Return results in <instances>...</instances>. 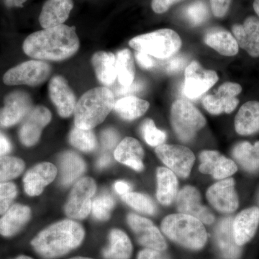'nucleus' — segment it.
Masks as SVG:
<instances>
[{
  "instance_id": "nucleus-31",
  "label": "nucleus",
  "mask_w": 259,
  "mask_h": 259,
  "mask_svg": "<svg viewBox=\"0 0 259 259\" xmlns=\"http://www.w3.org/2000/svg\"><path fill=\"white\" fill-rule=\"evenodd\" d=\"M61 182L63 185H71L85 171L86 165L76 153L68 151L60 157Z\"/></svg>"
},
{
  "instance_id": "nucleus-20",
  "label": "nucleus",
  "mask_w": 259,
  "mask_h": 259,
  "mask_svg": "<svg viewBox=\"0 0 259 259\" xmlns=\"http://www.w3.org/2000/svg\"><path fill=\"white\" fill-rule=\"evenodd\" d=\"M259 226V208L252 207L237 214L233 219V229L237 245L243 246L255 236Z\"/></svg>"
},
{
  "instance_id": "nucleus-51",
  "label": "nucleus",
  "mask_w": 259,
  "mask_h": 259,
  "mask_svg": "<svg viewBox=\"0 0 259 259\" xmlns=\"http://www.w3.org/2000/svg\"><path fill=\"white\" fill-rule=\"evenodd\" d=\"M27 0H5V4L9 8H22Z\"/></svg>"
},
{
  "instance_id": "nucleus-19",
  "label": "nucleus",
  "mask_w": 259,
  "mask_h": 259,
  "mask_svg": "<svg viewBox=\"0 0 259 259\" xmlns=\"http://www.w3.org/2000/svg\"><path fill=\"white\" fill-rule=\"evenodd\" d=\"M232 31L239 47L252 57H259V19L248 17L242 25H233Z\"/></svg>"
},
{
  "instance_id": "nucleus-26",
  "label": "nucleus",
  "mask_w": 259,
  "mask_h": 259,
  "mask_svg": "<svg viewBox=\"0 0 259 259\" xmlns=\"http://www.w3.org/2000/svg\"><path fill=\"white\" fill-rule=\"evenodd\" d=\"M235 129L241 136L259 131V102H247L242 105L235 118Z\"/></svg>"
},
{
  "instance_id": "nucleus-39",
  "label": "nucleus",
  "mask_w": 259,
  "mask_h": 259,
  "mask_svg": "<svg viewBox=\"0 0 259 259\" xmlns=\"http://www.w3.org/2000/svg\"><path fill=\"white\" fill-rule=\"evenodd\" d=\"M115 206V199L109 194H102L95 198L92 204L94 217L99 221H107Z\"/></svg>"
},
{
  "instance_id": "nucleus-8",
  "label": "nucleus",
  "mask_w": 259,
  "mask_h": 259,
  "mask_svg": "<svg viewBox=\"0 0 259 259\" xmlns=\"http://www.w3.org/2000/svg\"><path fill=\"white\" fill-rule=\"evenodd\" d=\"M96 190V184L93 179L86 177L78 181L65 205L66 214L74 219L81 220L88 217L91 212Z\"/></svg>"
},
{
  "instance_id": "nucleus-7",
  "label": "nucleus",
  "mask_w": 259,
  "mask_h": 259,
  "mask_svg": "<svg viewBox=\"0 0 259 259\" xmlns=\"http://www.w3.org/2000/svg\"><path fill=\"white\" fill-rule=\"evenodd\" d=\"M51 71L50 65L45 61H25L8 70L3 76V82L7 85L36 87L49 79Z\"/></svg>"
},
{
  "instance_id": "nucleus-21",
  "label": "nucleus",
  "mask_w": 259,
  "mask_h": 259,
  "mask_svg": "<svg viewBox=\"0 0 259 259\" xmlns=\"http://www.w3.org/2000/svg\"><path fill=\"white\" fill-rule=\"evenodd\" d=\"M57 168L51 163H42L29 170L23 179L24 189L30 196L42 193L44 187L55 180Z\"/></svg>"
},
{
  "instance_id": "nucleus-34",
  "label": "nucleus",
  "mask_w": 259,
  "mask_h": 259,
  "mask_svg": "<svg viewBox=\"0 0 259 259\" xmlns=\"http://www.w3.org/2000/svg\"><path fill=\"white\" fill-rule=\"evenodd\" d=\"M117 77L122 87H127L135 81L136 68L134 57L128 49H123L116 55Z\"/></svg>"
},
{
  "instance_id": "nucleus-56",
  "label": "nucleus",
  "mask_w": 259,
  "mask_h": 259,
  "mask_svg": "<svg viewBox=\"0 0 259 259\" xmlns=\"http://www.w3.org/2000/svg\"><path fill=\"white\" fill-rule=\"evenodd\" d=\"M258 203H259V194H258Z\"/></svg>"
},
{
  "instance_id": "nucleus-24",
  "label": "nucleus",
  "mask_w": 259,
  "mask_h": 259,
  "mask_svg": "<svg viewBox=\"0 0 259 259\" xmlns=\"http://www.w3.org/2000/svg\"><path fill=\"white\" fill-rule=\"evenodd\" d=\"M31 212L28 206L16 204L12 205L0 218V235L15 236L30 220Z\"/></svg>"
},
{
  "instance_id": "nucleus-27",
  "label": "nucleus",
  "mask_w": 259,
  "mask_h": 259,
  "mask_svg": "<svg viewBox=\"0 0 259 259\" xmlns=\"http://www.w3.org/2000/svg\"><path fill=\"white\" fill-rule=\"evenodd\" d=\"M92 64L100 83L109 86L115 82L117 78L115 54L106 51H98L92 57Z\"/></svg>"
},
{
  "instance_id": "nucleus-10",
  "label": "nucleus",
  "mask_w": 259,
  "mask_h": 259,
  "mask_svg": "<svg viewBox=\"0 0 259 259\" xmlns=\"http://www.w3.org/2000/svg\"><path fill=\"white\" fill-rule=\"evenodd\" d=\"M217 73L204 69L197 61H192L185 69L184 94L191 100L199 98L218 81Z\"/></svg>"
},
{
  "instance_id": "nucleus-9",
  "label": "nucleus",
  "mask_w": 259,
  "mask_h": 259,
  "mask_svg": "<svg viewBox=\"0 0 259 259\" xmlns=\"http://www.w3.org/2000/svg\"><path fill=\"white\" fill-rule=\"evenodd\" d=\"M161 161L174 173L182 178L190 175L194 163V155L190 148L178 145L162 144L156 148Z\"/></svg>"
},
{
  "instance_id": "nucleus-36",
  "label": "nucleus",
  "mask_w": 259,
  "mask_h": 259,
  "mask_svg": "<svg viewBox=\"0 0 259 259\" xmlns=\"http://www.w3.org/2000/svg\"><path fill=\"white\" fill-rule=\"evenodd\" d=\"M24 169L25 163L20 158L8 156L0 158V183L20 176Z\"/></svg>"
},
{
  "instance_id": "nucleus-3",
  "label": "nucleus",
  "mask_w": 259,
  "mask_h": 259,
  "mask_svg": "<svg viewBox=\"0 0 259 259\" xmlns=\"http://www.w3.org/2000/svg\"><path fill=\"white\" fill-rule=\"evenodd\" d=\"M115 100L111 90L105 87L83 94L74 110V123L79 128L91 130L101 124L113 110Z\"/></svg>"
},
{
  "instance_id": "nucleus-42",
  "label": "nucleus",
  "mask_w": 259,
  "mask_h": 259,
  "mask_svg": "<svg viewBox=\"0 0 259 259\" xmlns=\"http://www.w3.org/2000/svg\"><path fill=\"white\" fill-rule=\"evenodd\" d=\"M232 0H209L211 10L216 18H223L229 11Z\"/></svg>"
},
{
  "instance_id": "nucleus-46",
  "label": "nucleus",
  "mask_w": 259,
  "mask_h": 259,
  "mask_svg": "<svg viewBox=\"0 0 259 259\" xmlns=\"http://www.w3.org/2000/svg\"><path fill=\"white\" fill-rule=\"evenodd\" d=\"M137 259H168L160 250L145 248L139 252Z\"/></svg>"
},
{
  "instance_id": "nucleus-47",
  "label": "nucleus",
  "mask_w": 259,
  "mask_h": 259,
  "mask_svg": "<svg viewBox=\"0 0 259 259\" xmlns=\"http://www.w3.org/2000/svg\"><path fill=\"white\" fill-rule=\"evenodd\" d=\"M186 63L185 57L182 56L172 58L167 64L166 69L169 73H176L183 69Z\"/></svg>"
},
{
  "instance_id": "nucleus-35",
  "label": "nucleus",
  "mask_w": 259,
  "mask_h": 259,
  "mask_svg": "<svg viewBox=\"0 0 259 259\" xmlns=\"http://www.w3.org/2000/svg\"><path fill=\"white\" fill-rule=\"evenodd\" d=\"M70 144L83 152H90L97 147L96 136L91 130L75 127L69 134Z\"/></svg>"
},
{
  "instance_id": "nucleus-17",
  "label": "nucleus",
  "mask_w": 259,
  "mask_h": 259,
  "mask_svg": "<svg viewBox=\"0 0 259 259\" xmlns=\"http://www.w3.org/2000/svg\"><path fill=\"white\" fill-rule=\"evenodd\" d=\"M49 93L61 117H69L74 113L77 103L76 95L64 77L54 76L49 81Z\"/></svg>"
},
{
  "instance_id": "nucleus-40",
  "label": "nucleus",
  "mask_w": 259,
  "mask_h": 259,
  "mask_svg": "<svg viewBox=\"0 0 259 259\" xmlns=\"http://www.w3.org/2000/svg\"><path fill=\"white\" fill-rule=\"evenodd\" d=\"M141 133L145 141L151 146H160L166 141V134L163 131L158 130L151 119H147L144 121L141 126Z\"/></svg>"
},
{
  "instance_id": "nucleus-41",
  "label": "nucleus",
  "mask_w": 259,
  "mask_h": 259,
  "mask_svg": "<svg viewBox=\"0 0 259 259\" xmlns=\"http://www.w3.org/2000/svg\"><path fill=\"white\" fill-rule=\"evenodd\" d=\"M17 194L18 189L14 183H0V214H5L9 209Z\"/></svg>"
},
{
  "instance_id": "nucleus-14",
  "label": "nucleus",
  "mask_w": 259,
  "mask_h": 259,
  "mask_svg": "<svg viewBox=\"0 0 259 259\" xmlns=\"http://www.w3.org/2000/svg\"><path fill=\"white\" fill-rule=\"evenodd\" d=\"M127 223L142 246L160 251L166 249V241L161 232L147 218L130 214L127 216Z\"/></svg>"
},
{
  "instance_id": "nucleus-32",
  "label": "nucleus",
  "mask_w": 259,
  "mask_h": 259,
  "mask_svg": "<svg viewBox=\"0 0 259 259\" xmlns=\"http://www.w3.org/2000/svg\"><path fill=\"white\" fill-rule=\"evenodd\" d=\"M233 158L245 171H259V141L252 145L248 141H243L235 146L233 151Z\"/></svg>"
},
{
  "instance_id": "nucleus-18",
  "label": "nucleus",
  "mask_w": 259,
  "mask_h": 259,
  "mask_svg": "<svg viewBox=\"0 0 259 259\" xmlns=\"http://www.w3.org/2000/svg\"><path fill=\"white\" fill-rule=\"evenodd\" d=\"M199 171L212 175L216 180H224L234 175L238 167L234 161L228 159L215 151H204L200 153Z\"/></svg>"
},
{
  "instance_id": "nucleus-52",
  "label": "nucleus",
  "mask_w": 259,
  "mask_h": 259,
  "mask_svg": "<svg viewBox=\"0 0 259 259\" xmlns=\"http://www.w3.org/2000/svg\"><path fill=\"white\" fill-rule=\"evenodd\" d=\"M111 159L108 155H103L101 158L99 159L98 163H97V166L100 168H105L110 164Z\"/></svg>"
},
{
  "instance_id": "nucleus-16",
  "label": "nucleus",
  "mask_w": 259,
  "mask_h": 259,
  "mask_svg": "<svg viewBox=\"0 0 259 259\" xmlns=\"http://www.w3.org/2000/svg\"><path fill=\"white\" fill-rule=\"evenodd\" d=\"M179 212L197 218L204 224L210 225L214 221L212 212L201 203L199 191L192 186L184 187L177 196Z\"/></svg>"
},
{
  "instance_id": "nucleus-2",
  "label": "nucleus",
  "mask_w": 259,
  "mask_h": 259,
  "mask_svg": "<svg viewBox=\"0 0 259 259\" xmlns=\"http://www.w3.org/2000/svg\"><path fill=\"white\" fill-rule=\"evenodd\" d=\"M84 235L81 225L65 220L39 233L32 239L31 245L42 258H55L76 249L82 243Z\"/></svg>"
},
{
  "instance_id": "nucleus-23",
  "label": "nucleus",
  "mask_w": 259,
  "mask_h": 259,
  "mask_svg": "<svg viewBox=\"0 0 259 259\" xmlns=\"http://www.w3.org/2000/svg\"><path fill=\"white\" fill-rule=\"evenodd\" d=\"M233 222V218H223L216 228V244L224 259H238L241 255V246L235 241Z\"/></svg>"
},
{
  "instance_id": "nucleus-6",
  "label": "nucleus",
  "mask_w": 259,
  "mask_h": 259,
  "mask_svg": "<svg viewBox=\"0 0 259 259\" xmlns=\"http://www.w3.org/2000/svg\"><path fill=\"white\" fill-rule=\"evenodd\" d=\"M171 122L179 139L187 142L205 125L206 120L192 103L178 100L171 105Z\"/></svg>"
},
{
  "instance_id": "nucleus-4",
  "label": "nucleus",
  "mask_w": 259,
  "mask_h": 259,
  "mask_svg": "<svg viewBox=\"0 0 259 259\" xmlns=\"http://www.w3.org/2000/svg\"><path fill=\"white\" fill-rule=\"evenodd\" d=\"M161 230L172 241L191 250L202 249L207 240L203 223L183 213L165 218L162 221Z\"/></svg>"
},
{
  "instance_id": "nucleus-11",
  "label": "nucleus",
  "mask_w": 259,
  "mask_h": 259,
  "mask_svg": "<svg viewBox=\"0 0 259 259\" xmlns=\"http://www.w3.org/2000/svg\"><path fill=\"white\" fill-rule=\"evenodd\" d=\"M32 107L28 93L15 91L8 94L5 97L4 107L0 108V125L8 127L22 122Z\"/></svg>"
},
{
  "instance_id": "nucleus-38",
  "label": "nucleus",
  "mask_w": 259,
  "mask_h": 259,
  "mask_svg": "<svg viewBox=\"0 0 259 259\" xmlns=\"http://www.w3.org/2000/svg\"><path fill=\"white\" fill-rule=\"evenodd\" d=\"M185 17L193 26L202 25L209 18L208 5L204 0H196L186 7Z\"/></svg>"
},
{
  "instance_id": "nucleus-30",
  "label": "nucleus",
  "mask_w": 259,
  "mask_h": 259,
  "mask_svg": "<svg viewBox=\"0 0 259 259\" xmlns=\"http://www.w3.org/2000/svg\"><path fill=\"white\" fill-rule=\"evenodd\" d=\"M158 188L156 197L160 203L169 205L177 196L178 181L169 168L160 167L157 170Z\"/></svg>"
},
{
  "instance_id": "nucleus-45",
  "label": "nucleus",
  "mask_w": 259,
  "mask_h": 259,
  "mask_svg": "<svg viewBox=\"0 0 259 259\" xmlns=\"http://www.w3.org/2000/svg\"><path fill=\"white\" fill-rule=\"evenodd\" d=\"M144 84L142 81H134L132 84L129 85L127 87H122L117 90V93L119 95H132V94H136L141 93V91L144 90Z\"/></svg>"
},
{
  "instance_id": "nucleus-25",
  "label": "nucleus",
  "mask_w": 259,
  "mask_h": 259,
  "mask_svg": "<svg viewBox=\"0 0 259 259\" xmlns=\"http://www.w3.org/2000/svg\"><path fill=\"white\" fill-rule=\"evenodd\" d=\"M114 155L117 161L136 171H141L144 169V149L139 141L134 138L127 137L122 140L116 148Z\"/></svg>"
},
{
  "instance_id": "nucleus-5",
  "label": "nucleus",
  "mask_w": 259,
  "mask_h": 259,
  "mask_svg": "<svg viewBox=\"0 0 259 259\" xmlns=\"http://www.w3.org/2000/svg\"><path fill=\"white\" fill-rule=\"evenodd\" d=\"M129 46L139 52L160 59H169L180 51L182 40L171 29H160L134 37Z\"/></svg>"
},
{
  "instance_id": "nucleus-15",
  "label": "nucleus",
  "mask_w": 259,
  "mask_h": 259,
  "mask_svg": "<svg viewBox=\"0 0 259 259\" xmlns=\"http://www.w3.org/2000/svg\"><path fill=\"white\" fill-rule=\"evenodd\" d=\"M207 199L219 212H235L239 206V199L235 189L234 180L224 179L211 186L207 191Z\"/></svg>"
},
{
  "instance_id": "nucleus-37",
  "label": "nucleus",
  "mask_w": 259,
  "mask_h": 259,
  "mask_svg": "<svg viewBox=\"0 0 259 259\" xmlns=\"http://www.w3.org/2000/svg\"><path fill=\"white\" fill-rule=\"evenodd\" d=\"M122 200L132 208L146 214H154L156 207L152 199L146 194L128 192L122 196Z\"/></svg>"
},
{
  "instance_id": "nucleus-53",
  "label": "nucleus",
  "mask_w": 259,
  "mask_h": 259,
  "mask_svg": "<svg viewBox=\"0 0 259 259\" xmlns=\"http://www.w3.org/2000/svg\"><path fill=\"white\" fill-rule=\"evenodd\" d=\"M253 9L259 17V0H255L254 3H253Z\"/></svg>"
},
{
  "instance_id": "nucleus-43",
  "label": "nucleus",
  "mask_w": 259,
  "mask_h": 259,
  "mask_svg": "<svg viewBox=\"0 0 259 259\" xmlns=\"http://www.w3.org/2000/svg\"><path fill=\"white\" fill-rule=\"evenodd\" d=\"M182 1L183 0H152L151 8L154 13L162 14L168 11L172 5Z\"/></svg>"
},
{
  "instance_id": "nucleus-28",
  "label": "nucleus",
  "mask_w": 259,
  "mask_h": 259,
  "mask_svg": "<svg viewBox=\"0 0 259 259\" xmlns=\"http://www.w3.org/2000/svg\"><path fill=\"white\" fill-rule=\"evenodd\" d=\"M204 40L208 47L223 56H235L239 51V46L233 35L223 29H216L207 32Z\"/></svg>"
},
{
  "instance_id": "nucleus-22",
  "label": "nucleus",
  "mask_w": 259,
  "mask_h": 259,
  "mask_svg": "<svg viewBox=\"0 0 259 259\" xmlns=\"http://www.w3.org/2000/svg\"><path fill=\"white\" fill-rule=\"evenodd\" d=\"M74 8L73 0H47L42 6L39 22L44 29L63 25Z\"/></svg>"
},
{
  "instance_id": "nucleus-13",
  "label": "nucleus",
  "mask_w": 259,
  "mask_h": 259,
  "mask_svg": "<svg viewBox=\"0 0 259 259\" xmlns=\"http://www.w3.org/2000/svg\"><path fill=\"white\" fill-rule=\"evenodd\" d=\"M241 92V86L238 83L226 82L218 88L215 95L204 97L202 104L212 115H220L223 112L230 114L238 107L239 100L236 97Z\"/></svg>"
},
{
  "instance_id": "nucleus-55",
  "label": "nucleus",
  "mask_w": 259,
  "mask_h": 259,
  "mask_svg": "<svg viewBox=\"0 0 259 259\" xmlns=\"http://www.w3.org/2000/svg\"><path fill=\"white\" fill-rule=\"evenodd\" d=\"M70 259H94L91 258H88V257H74Z\"/></svg>"
},
{
  "instance_id": "nucleus-12",
  "label": "nucleus",
  "mask_w": 259,
  "mask_h": 259,
  "mask_svg": "<svg viewBox=\"0 0 259 259\" xmlns=\"http://www.w3.org/2000/svg\"><path fill=\"white\" fill-rule=\"evenodd\" d=\"M52 115L47 107L37 105L33 107L22 121L19 130V138L24 146H34L41 136L42 131L51 122Z\"/></svg>"
},
{
  "instance_id": "nucleus-1",
  "label": "nucleus",
  "mask_w": 259,
  "mask_h": 259,
  "mask_svg": "<svg viewBox=\"0 0 259 259\" xmlns=\"http://www.w3.org/2000/svg\"><path fill=\"white\" fill-rule=\"evenodd\" d=\"M79 46L76 28L63 24L30 34L24 41L23 49L35 60L59 61L74 56Z\"/></svg>"
},
{
  "instance_id": "nucleus-48",
  "label": "nucleus",
  "mask_w": 259,
  "mask_h": 259,
  "mask_svg": "<svg viewBox=\"0 0 259 259\" xmlns=\"http://www.w3.org/2000/svg\"><path fill=\"white\" fill-rule=\"evenodd\" d=\"M136 59L138 61V64L144 69H150L154 66V61L151 59V56L148 55V54L136 51Z\"/></svg>"
},
{
  "instance_id": "nucleus-29",
  "label": "nucleus",
  "mask_w": 259,
  "mask_h": 259,
  "mask_svg": "<svg viewBox=\"0 0 259 259\" xmlns=\"http://www.w3.org/2000/svg\"><path fill=\"white\" fill-rule=\"evenodd\" d=\"M110 244L102 251L105 259H130L133 245L128 236L120 230L114 229L109 236Z\"/></svg>"
},
{
  "instance_id": "nucleus-49",
  "label": "nucleus",
  "mask_w": 259,
  "mask_h": 259,
  "mask_svg": "<svg viewBox=\"0 0 259 259\" xmlns=\"http://www.w3.org/2000/svg\"><path fill=\"white\" fill-rule=\"evenodd\" d=\"M12 145L10 140L0 131V158L6 156L11 151Z\"/></svg>"
},
{
  "instance_id": "nucleus-44",
  "label": "nucleus",
  "mask_w": 259,
  "mask_h": 259,
  "mask_svg": "<svg viewBox=\"0 0 259 259\" xmlns=\"http://www.w3.org/2000/svg\"><path fill=\"white\" fill-rule=\"evenodd\" d=\"M118 141V135L113 129H107L102 134V143L104 147L111 149Z\"/></svg>"
},
{
  "instance_id": "nucleus-54",
  "label": "nucleus",
  "mask_w": 259,
  "mask_h": 259,
  "mask_svg": "<svg viewBox=\"0 0 259 259\" xmlns=\"http://www.w3.org/2000/svg\"><path fill=\"white\" fill-rule=\"evenodd\" d=\"M15 259H32L31 257L27 256V255H19V256L17 257Z\"/></svg>"
},
{
  "instance_id": "nucleus-33",
  "label": "nucleus",
  "mask_w": 259,
  "mask_h": 259,
  "mask_svg": "<svg viewBox=\"0 0 259 259\" xmlns=\"http://www.w3.org/2000/svg\"><path fill=\"white\" fill-rule=\"evenodd\" d=\"M149 106V102L146 100L135 96H127L115 102L113 110L121 118L134 120L144 115Z\"/></svg>"
},
{
  "instance_id": "nucleus-50",
  "label": "nucleus",
  "mask_w": 259,
  "mask_h": 259,
  "mask_svg": "<svg viewBox=\"0 0 259 259\" xmlns=\"http://www.w3.org/2000/svg\"><path fill=\"white\" fill-rule=\"evenodd\" d=\"M115 189L117 193L124 195V194L130 192V190H131V186L125 182L120 181V182H117L115 184Z\"/></svg>"
}]
</instances>
